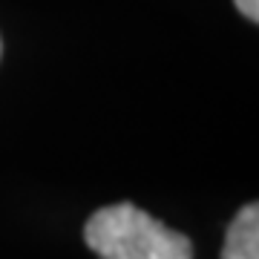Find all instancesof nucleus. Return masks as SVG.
<instances>
[{
	"instance_id": "f257e3e1",
	"label": "nucleus",
	"mask_w": 259,
	"mask_h": 259,
	"mask_svg": "<svg viewBox=\"0 0 259 259\" xmlns=\"http://www.w3.org/2000/svg\"><path fill=\"white\" fill-rule=\"evenodd\" d=\"M83 242L101 259H193L185 233L130 202L95 210L83 225Z\"/></svg>"
},
{
	"instance_id": "f03ea898",
	"label": "nucleus",
	"mask_w": 259,
	"mask_h": 259,
	"mask_svg": "<svg viewBox=\"0 0 259 259\" xmlns=\"http://www.w3.org/2000/svg\"><path fill=\"white\" fill-rule=\"evenodd\" d=\"M222 259H259V207L256 202L245 204L236 219L228 225Z\"/></svg>"
},
{
	"instance_id": "7ed1b4c3",
	"label": "nucleus",
	"mask_w": 259,
	"mask_h": 259,
	"mask_svg": "<svg viewBox=\"0 0 259 259\" xmlns=\"http://www.w3.org/2000/svg\"><path fill=\"white\" fill-rule=\"evenodd\" d=\"M233 3L248 20H253V23L259 20V0H233Z\"/></svg>"
},
{
	"instance_id": "20e7f679",
	"label": "nucleus",
	"mask_w": 259,
	"mask_h": 259,
	"mask_svg": "<svg viewBox=\"0 0 259 259\" xmlns=\"http://www.w3.org/2000/svg\"><path fill=\"white\" fill-rule=\"evenodd\" d=\"M0 52H3V40H0Z\"/></svg>"
}]
</instances>
